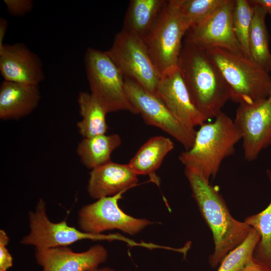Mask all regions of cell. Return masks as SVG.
<instances>
[{
	"label": "cell",
	"mask_w": 271,
	"mask_h": 271,
	"mask_svg": "<svg viewBox=\"0 0 271 271\" xmlns=\"http://www.w3.org/2000/svg\"><path fill=\"white\" fill-rule=\"evenodd\" d=\"M106 52L124 77L133 80L156 96L161 75L143 39L123 28Z\"/></svg>",
	"instance_id": "cell-6"
},
{
	"label": "cell",
	"mask_w": 271,
	"mask_h": 271,
	"mask_svg": "<svg viewBox=\"0 0 271 271\" xmlns=\"http://www.w3.org/2000/svg\"><path fill=\"white\" fill-rule=\"evenodd\" d=\"M9 14L15 17H22L30 12L34 7L32 0H4Z\"/></svg>",
	"instance_id": "cell-27"
},
{
	"label": "cell",
	"mask_w": 271,
	"mask_h": 271,
	"mask_svg": "<svg viewBox=\"0 0 271 271\" xmlns=\"http://www.w3.org/2000/svg\"><path fill=\"white\" fill-rule=\"evenodd\" d=\"M167 2L165 0L130 1L123 28L144 39L152 29Z\"/></svg>",
	"instance_id": "cell-20"
},
{
	"label": "cell",
	"mask_w": 271,
	"mask_h": 271,
	"mask_svg": "<svg viewBox=\"0 0 271 271\" xmlns=\"http://www.w3.org/2000/svg\"><path fill=\"white\" fill-rule=\"evenodd\" d=\"M40 99L38 85L4 80L0 86V118L25 117L37 107Z\"/></svg>",
	"instance_id": "cell-17"
},
{
	"label": "cell",
	"mask_w": 271,
	"mask_h": 271,
	"mask_svg": "<svg viewBox=\"0 0 271 271\" xmlns=\"http://www.w3.org/2000/svg\"><path fill=\"white\" fill-rule=\"evenodd\" d=\"M254 7L248 0H234L232 23L235 37L242 53L250 58L249 37Z\"/></svg>",
	"instance_id": "cell-25"
},
{
	"label": "cell",
	"mask_w": 271,
	"mask_h": 271,
	"mask_svg": "<svg viewBox=\"0 0 271 271\" xmlns=\"http://www.w3.org/2000/svg\"><path fill=\"white\" fill-rule=\"evenodd\" d=\"M221 72L231 93V100L252 104L266 98L271 89L269 73L250 58L220 48L206 49Z\"/></svg>",
	"instance_id": "cell-4"
},
{
	"label": "cell",
	"mask_w": 271,
	"mask_h": 271,
	"mask_svg": "<svg viewBox=\"0 0 271 271\" xmlns=\"http://www.w3.org/2000/svg\"><path fill=\"white\" fill-rule=\"evenodd\" d=\"M121 142L116 133L84 138L78 144L76 153L81 163L92 170L111 162L112 152Z\"/></svg>",
	"instance_id": "cell-19"
},
{
	"label": "cell",
	"mask_w": 271,
	"mask_h": 271,
	"mask_svg": "<svg viewBox=\"0 0 271 271\" xmlns=\"http://www.w3.org/2000/svg\"><path fill=\"white\" fill-rule=\"evenodd\" d=\"M84 62L90 93L108 113L124 110L138 114L127 95L124 76L106 51L88 48Z\"/></svg>",
	"instance_id": "cell-5"
},
{
	"label": "cell",
	"mask_w": 271,
	"mask_h": 271,
	"mask_svg": "<svg viewBox=\"0 0 271 271\" xmlns=\"http://www.w3.org/2000/svg\"><path fill=\"white\" fill-rule=\"evenodd\" d=\"M108 257L107 249L96 244L77 252L68 246L36 248L35 258L42 271H88L98 267Z\"/></svg>",
	"instance_id": "cell-14"
},
{
	"label": "cell",
	"mask_w": 271,
	"mask_h": 271,
	"mask_svg": "<svg viewBox=\"0 0 271 271\" xmlns=\"http://www.w3.org/2000/svg\"><path fill=\"white\" fill-rule=\"evenodd\" d=\"M266 173L271 187V171L267 170ZM244 222L254 228L260 236L254 251V258L271 268V201L265 209L246 217Z\"/></svg>",
	"instance_id": "cell-23"
},
{
	"label": "cell",
	"mask_w": 271,
	"mask_h": 271,
	"mask_svg": "<svg viewBox=\"0 0 271 271\" xmlns=\"http://www.w3.org/2000/svg\"><path fill=\"white\" fill-rule=\"evenodd\" d=\"M125 89L128 98L144 121L168 133L185 149L193 145L196 130L180 122L163 102L136 81L124 77Z\"/></svg>",
	"instance_id": "cell-10"
},
{
	"label": "cell",
	"mask_w": 271,
	"mask_h": 271,
	"mask_svg": "<svg viewBox=\"0 0 271 271\" xmlns=\"http://www.w3.org/2000/svg\"><path fill=\"white\" fill-rule=\"evenodd\" d=\"M240 271H271V268L259 262L253 257Z\"/></svg>",
	"instance_id": "cell-29"
},
{
	"label": "cell",
	"mask_w": 271,
	"mask_h": 271,
	"mask_svg": "<svg viewBox=\"0 0 271 271\" xmlns=\"http://www.w3.org/2000/svg\"><path fill=\"white\" fill-rule=\"evenodd\" d=\"M30 231L20 241L23 245L36 248L68 246L84 239L95 240H121L130 245L132 240L119 234H92L85 233L69 226L64 220L53 222L48 218L45 201L39 199L35 208L28 213Z\"/></svg>",
	"instance_id": "cell-7"
},
{
	"label": "cell",
	"mask_w": 271,
	"mask_h": 271,
	"mask_svg": "<svg viewBox=\"0 0 271 271\" xmlns=\"http://www.w3.org/2000/svg\"><path fill=\"white\" fill-rule=\"evenodd\" d=\"M10 241L7 233L0 230V271H7L13 266V257L7 249Z\"/></svg>",
	"instance_id": "cell-28"
},
{
	"label": "cell",
	"mask_w": 271,
	"mask_h": 271,
	"mask_svg": "<svg viewBox=\"0 0 271 271\" xmlns=\"http://www.w3.org/2000/svg\"><path fill=\"white\" fill-rule=\"evenodd\" d=\"M254 7L249 37L250 58L270 73L271 52L269 49V35L265 21L267 14L261 8L257 6Z\"/></svg>",
	"instance_id": "cell-22"
},
{
	"label": "cell",
	"mask_w": 271,
	"mask_h": 271,
	"mask_svg": "<svg viewBox=\"0 0 271 271\" xmlns=\"http://www.w3.org/2000/svg\"><path fill=\"white\" fill-rule=\"evenodd\" d=\"M138 175L128 164L110 162L91 170L87 186L94 199L113 196L138 185Z\"/></svg>",
	"instance_id": "cell-16"
},
{
	"label": "cell",
	"mask_w": 271,
	"mask_h": 271,
	"mask_svg": "<svg viewBox=\"0 0 271 271\" xmlns=\"http://www.w3.org/2000/svg\"><path fill=\"white\" fill-rule=\"evenodd\" d=\"M186 32L175 0L167 1L152 29L143 39L161 75L178 66Z\"/></svg>",
	"instance_id": "cell-8"
},
{
	"label": "cell",
	"mask_w": 271,
	"mask_h": 271,
	"mask_svg": "<svg viewBox=\"0 0 271 271\" xmlns=\"http://www.w3.org/2000/svg\"><path fill=\"white\" fill-rule=\"evenodd\" d=\"M259 239V234L252 227L246 238L223 258L217 271H240L253 258Z\"/></svg>",
	"instance_id": "cell-26"
},
{
	"label": "cell",
	"mask_w": 271,
	"mask_h": 271,
	"mask_svg": "<svg viewBox=\"0 0 271 271\" xmlns=\"http://www.w3.org/2000/svg\"><path fill=\"white\" fill-rule=\"evenodd\" d=\"M8 22L4 18H0V50H2L5 44H4V40L6 34Z\"/></svg>",
	"instance_id": "cell-31"
},
{
	"label": "cell",
	"mask_w": 271,
	"mask_h": 271,
	"mask_svg": "<svg viewBox=\"0 0 271 271\" xmlns=\"http://www.w3.org/2000/svg\"><path fill=\"white\" fill-rule=\"evenodd\" d=\"M254 6L263 9L267 14L271 16V0H249Z\"/></svg>",
	"instance_id": "cell-30"
},
{
	"label": "cell",
	"mask_w": 271,
	"mask_h": 271,
	"mask_svg": "<svg viewBox=\"0 0 271 271\" xmlns=\"http://www.w3.org/2000/svg\"><path fill=\"white\" fill-rule=\"evenodd\" d=\"M0 72L8 81L39 85L45 79L40 58L22 43L4 45L0 50Z\"/></svg>",
	"instance_id": "cell-15"
},
{
	"label": "cell",
	"mask_w": 271,
	"mask_h": 271,
	"mask_svg": "<svg viewBox=\"0 0 271 271\" xmlns=\"http://www.w3.org/2000/svg\"><path fill=\"white\" fill-rule=\"evenodd\" d=\"M233 121L241 136L245 159L255 160L271 146V89L263 100L239 104Z\"/></svg>",
	"instance_id": "cell-11"
},
{
	"label": "cell",
	"mask_w": 271,
	"mask_h": 271,
	"mask_svg": "<svg viewBox=\"0 0 271 271\" xmlns=\"http://www.w3.org/2000/svg\"><path fill=\"white\" fill-rule=\"evenodd\" d=\"M77 100L82 117L77 123L80 134L84 138L105 134L108 129L106 109L87 92H80Z\"/></svg>",
	"instance_id": "cell-21"
},
{
	"label": "cell",
	"mask_w": 271,
	"mask_h": 271,
	"mask_svg": "<svg viewBox=\"0 0 271 271\" xmlns=\"http://www.w3.org/2000/svg\"><path fill=\"white\" fill-rule=\"evenodd\" d=\"M185 175L192 196L213 235L215 249L209 262L214 267L246 238L252 227L232 217L218 190L199 173L185 168Z\"/></svg>",
	"instance_id": "cell-1"
},
{
	"label": "cell",
	"mask_w": 271,
	"mask_h": 271,
	"mask_svg": "<svg viewBox=\"0 0 271 271\" xmlns=\"http://www.w3.org/2000/svg\"><path fill=\"white\" fill-rule=\"evenodd\" d=\"M199 126L193 145L179 155V160L185 168L209 181L215 177L223 160L234 154L241 136L233 120L223 112L213 121Z\"/></svg>",
	"instance_id": "cell-3"
},
{
	"label": "cell",
	"mask_w": 271,
	"mask_h": 271,
	"mask_svg": "<svg viewBox=\"0 0 271 271\" xmlns=\"http://www.w3.org/2000/svg\"><path fill=\"white\" fill-rule=\"evenodd\" d=\"M225 1L175 0L187 31L207 18Z\"/></svg>",
	"instance_id": "cell-24"
},
{
	"label": "cell",
	"mask_w": 271,
	"mask_h": 271,
	"mask_svg": "<svg viewBox=\"0 0 271 271\" xmlns=\"http://www.w3.org/2000/svg\"><path fill=\"white\" fill-rule=\"evenodd\" d=\"M174 148V143L169 138L152 137L140 148L127 164L138 176L149 175L150 181L159 186V179L155 172Z\"/></svg>",
	"instance_id": "cell-18"
},
{
	"label": "cell",
	"mask_w": 271,
	"mask_h": 271,
	"mask_svg": "<svg viewBox=\"0 0 271 271\" xmlns=\"http://www.w3.org/2000/svg\"><path fill=\"white\" fill-rule=\"evenodd\" d=\"M156 96L180 122L189 128L195 129L208 120L194 104L178 66L161 75Z\"/></svg>",
	"instance_id": "cell-13"
},
{
	"label": "cell",
	"mask_w": 271,
	"mask_h": 271,
	"mask_svg": "<svg viewBox=\"0 0 271 271\" xmlns=\"http://www.w3.org/2000/svg\"><path fill=\"white\" fill-rule=\"evenodd\" d=\"M88 271H117V270L110 267H100V268L97 267V268H96L91 270H89ZM121 271H129V270H121Z\"/></svg>",
	"instance_id": "cell-32"
},
{
	"label": "cell",
	"mask_w": 271,
	"mask_h": 271,
	"mask_svg": "<svg viewBox=\"0 0 271 271\" xmlns=\"http://www.w3.org/2000/svg\"><path fill=\"white\" fill-rule=\"evenodd\" d=\"M178 66L196 106L208 119L215 118L231 93L206 50L184 40Z\"/></svg>",
	"instance_id": "cell-2"
},
{
	"label": "cell",
	"mask_w": 271,
	"mask_h": 271,
	"mask_svg": "<svg viewBox=\"0 0 271 271\" xmlns=\"http://www.w3.org/2000/svg\"><path fill=\"white\" fill-rule=\"evenodd\" d=\"M125 191L103 197L83 206L78 211L79 229L87 233L100 234L117 229L130 235L138 234L153 222L138 218L124 212L118 205Z\"/></svg>",
	"instance_id": "cell-9"
},
{
	"label": "cell",
	"mask_w": 271,
	"mask_h": 271,
	"mask_svg": "<svg viewBox=\"0 0 271 271\" xmlns=\"http://www.w3.org/2000/svg\"><path fill=\"white\" fill-rule=\"evenodd\" d=\"M234 4V0H226L207 18L188 30L184 40L205 49L220 48L243 55L233 30Z\"/></svg>",
	"instance_id": "cell-12"
}]
</instances>
